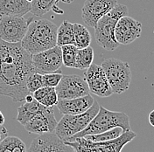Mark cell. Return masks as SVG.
I'll return each instance as SVG.
<instances>
[{"instance_id": "1", "label": "cell", "mask_w": 154, "mask_h": 152, "mask_svg": "<svg viewBox=\"0 0 154 152\" xmlns=\"http://www.w3.org/2000/svg\"><path fill=\"white\" fill-rule=\"evenodd\" d=\"M34 73L32 54L21 43H9L0 38V95L21 102L30 94L28 77Z\"/></svg>"}, {"instance_id": "2", "label": "cell", "mask_w": 154, "mask_h": 152, "mask_svg": "<svg viewBox=\"0 0 154 152\" xmlns=\"http://www.w3.org/2000/svg\"><path fill=\"white\" fill-rule=\"evenodd\" d=\"M57 26L48 19L32 21L20 42L21 46L32 55L48 50L57 46Z\"/></svg>"}, {"instance_id": "3", "label": "cell", "mask_w": 154, "mask_h": 152, "mask_svg": "<svg viewBox=\"0 0 154 152\" xmlns=\"http://www.w3.org/2000/svg\"><path fill=\"white\" fill-rule=\"evenodd\" d=\"M116 127L122 128L125 131L131 130L130 117L124 112H116L106 109L100 106L99 111L91 120L86 128L81 132L75 134L65 142H72L79 137H84L88 135H96L103 133Z\"/></svg>"}, {"instance_id": "4", "label": "cell", "mask_w": 154, "mask_h": 152, "mask_svg": "<svg viewBox=\"0 0 154 152\" xmlns=\"http://www.w3.org/2000/svg\"><path fill=\"white\" fill-rule=\"evenodd\" d=\"M128 7L117 4L113 9L98 20L95 28V38L97 44L107 51H114L120 46L115 38L116 22L123 16L128 15Z\"/></svg>"}, {"instance_id": "5", "label": "cell", "mask_w": 154, "mask_h": 152, "mask_svg": "<svg viewBox=\"0 0 154 152\" xmlns=\"http://www.w3.org/2000/svg\"><path fill=\"white\" fill-rule=\"evenodd\" d=\"M99 108L100 105L95 101L93 105L82 114H63L62 118L58 122L54 133L61 141H67V139L86 128L98 113Z\"/></svg>"}, {"instance_id": "6", "label": "cell", "mask_w": 154, "mask_h": 152, "mask_svg": "<svg viewBox=\"0 0 154 152\" xmlns=\"http://www.w3.org/2000/svg\"><path fill=\"white\" fill-rule=\"evenodd\" d=\"M137 134L131 129L125 131L119 137L104 142H92L79 137L72 142H64L71 146L75 152H121L125 145L131 142Z\"/></svg>"}, {"instance_id": "7", "label": "cell", "mask_w": 154, "mask_h": 152, "mask_svg": "<svg viewBox=\"0 0 154 152\" xmlns=\"http://www.w3.org/2000/svg\"><path fill=\"white\" fill-rule=\"evenodd\" d=\"M101 66L113 94L121 95L128 90L131 81V70L128 62L110 58L103 60Z\"/></svg>"}, {"instance_id": "8", "label": "cell", "mask_w": 154, "mask_h": 152, "mask_svg": "<svg viewBox=\"0 0 154 152\" xmlns=\"http://www.w3.org/2000/svg\"><path fill=\"white\" fill-rule=\"evenodd\" d=\"M32 18L23 16L0 17V38L9 43H20L24 38Z\"/></svg>"}, {"instance_id": "9", "label": "cell", "mask_w": 154, "mask_h": 152, "mask_svg": "<svg viewBox=\"0 0 154 152\" xmlns=\"http://www.w3.org/2000/svg\"><path fill=\"white\" fill-rule=\"evenodd\" d=\"M32 61L34 72L40 74L56 72L63 65L61 47L55 46L48 50L32 54Z\"/></svg>"}, {"instance_id": "10", "label": "cell", "mask_w": 154, "mask_h": 152, "mask_svg": "<svg viewBox=\"0 0 154 152\" xmlns=\"http://www.w3.org/2000/svg\"><path fill=\"white\" fill-rule=\"evenodd\" d=\"M55 90L59 100L74 99L89 94V88L84 78L76 74L62 76Z\"/></svg>"}, {"instance_id": "11", "label": "cell", "mask_w": 154, "mask_h": 152, "mask_svg": "<svg viewBox=\"0 0 154 152\" xmlns=\"http://www.w3.org/2000/svg\"><path fill=\"white\" fill-rule=\"evenodd\" d=\"M83 78L86 81L89 92L96 96L105 98L113 95L112 89L102 66L92 63L90 67L86 69Z\"/></svg>"}, {"instance_id": "12", "label": "cell", "mask_w": 154, "mask_h": 152, "mask_svg": "<svg viewBox=\"0 0 154 152\" xmlns=\"http://www.w3.org/2000/svg\"><path fill=\"white\" fill-rule=\"evenodd\" d=\"M117 4V0H86L82 9V19L86 26L94 28L98 20Z\"/></svg>"}, {"instance_id": "13", "label": "cell", "mask_w": 154, "mask_h": 152, "mask_svg": "<svg viewBox=\"0 0 154 152\" xmlns=\"http://www.w3.org/2000/svg\"><path fill=\"white\" fill-rule=\"evenodd\" d=\"M57 123L54 107H45L41 112L34 115L25 124L24 128L29 133L43 135L54 132Z\"/></svg>"}, {"instance_id": "14", "label": "cell", "mask_w": 154, "mask_h": 152, "mask_svg": "<svg viewBox=\"0 0 154 152\" xmlns=\"http://www.w3.org/2000/svg\"><path fill=\"white\" fill-rule=\"evenodd\" d=\"M142 33V25L131 17L123 16L116 22L115 38L119 45H129L139 38Z\"/></svg>"}, {"instance_id": "15", "label": "cell", "mask_w": 154, "mask_h": 152, "mask_svg": "<svg viewBox=\"0 0 154 152\" xmlns=\"http://www.w3.org/2000/svg\"><path fill=\"white\" fill-rule=\"evenodd\" d=\"M95 102L94 98L89 95L82 97L68 99V100H59L56 104L58 110L62 114H79L86 112L93 105Z\"/></svg>"}, {"instance_id": "16", "label": "cell", "mask_w": 154, "mask_h": 152, "mask_svg": "<svg viewBox=\"0 0 154 152\" xmlns=\"http://www.w3.org/2000/svg\"><path fill=\"white\" fill-rule=\"evenodd\" d=\"M62 142L54 132L38 135L32 140L27 152H57Z\"/></svg>"}, {"instance_id": "17", "label": "cell", "mask_w": 154, "mask_h": 152, "mask_svg": "<svg viewBox=\"0 0 154 152\" xmlns=\"http://www.w3.org/2000/svg\"><path fill=\"white\" fill-rule=\"evenodd\" d=\"M32 0H0V17L25 16L31 11Z\"/></svg>"}, {"instance_id": "18", "label": "cell", "mask_w": 154, "mask_h": 152, "mask_svg": "<svg viewBox=\"0 0 154 152\" xmlns=\"http://www.w3.org/2000/svg\"><path fill=\"white\" fill-rule=\"evenodd\" d=\"M46 106L40 104L35 99H33L30 102H25L23 105L18 108V114L16 120L21 125H25L30 121L34 115L41 112Z\"/></svg>"}, {"instance_id": "19", "label": "cell", "mask_w": 154, "mask_h": 152, "mask_svg": "<svg viewBox=\"0 0 154 152\" xmlns=\"http://www.w3.org/2000/svg\"><path fill=\"white\" fill-rule=\"evenodd\" d=\"M56 45L59 47L65 45H75L74 26L73 24L67 20H64L58 27Z\"/></svg>"}, {"instance_id": "20", "label": "cell", "mask_w": 154, "mask_h": 152, "mask_svg": "<svg viewBox=\"0 0 154 152\" xmlns=\"http://www.w3.org/2000/svg\"><path fill=\"white\" fill-rule=\"evenodd\" d=\"M74 26V37H75V46L78 49L88 47L91 43V34L88 30L82 25L75 23Z\"/></svg>"}, {"instance_id": "21", "label": "cell", "mask_w": 154, "mask_h": 152, "mask_svg": "<svg viewBox=\"0 0 154 152\" xmlns=\"http://www.w3.org/2000/svg\"><path fill=\"white\" fill-rule=\"evenodd\" d=\"M93 60H94V50L90 46L88 47L78 49L76 53V58H75V68L86 70L93 63Z\"/></svg>"}, {"instance_id": "22", "label": "cell", "mask_w": 154, "mask_h": 152, "mask_svg": "<svg viewBox=\"0 0 154 152\" xmlns=\"http://www.w3.org/2000/svg\"><path fill=\"white\" fill-rule=\"evenodd\" d=\"M60 0H32L31 1V11L34 16L41 17L47 14L48 11L57 6V3Z\"/></svg>"}, {"instance_id": "23", "label": "cell", "mask_w": 154, "mask_h": 152, "mask_svg": "<svg viewBox=\"0 0 154 152\" xmlns=\"http://www.w3.org/2000/svg\"><path fill=\"white\" fill-rule=\"evenodd\" d=\"M124 132H125V130L122 128L116 127V128L111 129L107 130L103 133L85 135L84 138L87 140L92 141V142H104V141H109V140L116 139V138L119 137Z\"/></svg>"}, {"instance_id": "24", "label": "cell", "mask_w": 154, "mask_h": 152, "mask_svg": "<svg viewBox=\"0 0 154 152\" xmlns=\"http://www.w3.org/2000/svg\"><path fill=\"white\" fill-rule=\"evenodd\" d=\"M61 47V54H62V62L65 67L75 68V58L78 48L75 45H65Z\"/></svg>"}, {"instance_id": "25", "label": "cell", "mask_w": 154, "mask_h": 152, "mask_svg": "<svg viewBox=\"0 0 154 152\" xmlns=\"http://www.w3.org/2000/svg\"><path fill=\"white\" fill-rule=\"evenodd\" d=\"M42 87H44L42 74L34 72L29 76L26 81V87L30 93L32 94L33 92H35L36 90H38V88Z\"/></svg>"}, {"instance_id": "26", "label": "cell", "mask_w": 154, "mask_h": 152, "mask_svg": "<svg viewBox=\"0 0 154 152\" xmlns=\"http://www.w3.org/2000/svg\"><path fill=\"white\" fill-rule=\"evenodd\" d=\"M61 70L60 69L59 71L54 72V73H49L46 74H42L43 79V83L45 87H56L58 84L60 83L63 74H61Z\"/></svg>"}, {"instance_id": "27", "label": "cell", "mask_w": 154, "mask_h": 152, "mask_svg": "<svg viewBox=\"0 0 154 152\" xmlns=\"http://www.w3.org/2000/svg\"><path fill=\"white\" fill-rule=\"evenodd\" d=\"M58 101H59V99H58L55 87H53L38 102L46 107H54L57 104Z\"/></svg>"}, {"instance_id": "28", "label": "cell", "mask_w": 154, "mask_h": 152, "mask_svg": "<svg viewBox=\"0 0 154 152\" xmlns=\"http://www.w3.org/2000/svg\"><path fill=\"white\" fill-rule=\"evenodd\" d=\"M26 143L16 136H11V152H27Z\"/></svg>"}, {"instance_id": "29", "label": "cell", "mask_w": 154, "mask_h": 152, "mask_svg": "<svg viewBox=\"0 0 154 152\" xmlns=\"http://www.w3.org/2000/svg\"><path fill=\"white\" fill-rule=\"evenodd\" d=\"M57 152H75V150H74V149L71 146H69V145L66 144L64 142H62L61 144L60 145Z\"/></svg>"}, {"instance_id": "30", "label": "cell", "mask_w": 154, "mask_h": 152, "mask_svg": "<svg viewBox=\"0 0 154 152\" xmlns=\"http://www.w3.org/2000/svg\"><path fill=\"white\" fill-rule=\"evenodd\" d=\"M6 135H8V132H7L6 128H5L4 125L0 126V142H1Z\"/></svg>"}, {"instance_id": "31", "label": "cell", "mask_w": 154, "mask_h": 152, "mask_svg": "<svg viewBox=\"0 0 154 152\" xmlns=\"http://www.w3.org/2000/svg\"><path fill=\"white\" fill-rule=\"evenodd\" d=\"M149 123L151 124L152 127H154V110H152L150 114H149Z\"/></svg>"}, {"instance_id": "32", "label": "cell", "mask_w": 154, "mask_h": 152, "mask_svg": "<svg viewBox=\"0 0 154 152\" xmlns=\"http://www.w3.org/2000/svg\"><path fill=\"white\" fill-rule=\"evenodd\" d=\"M4 123H5V116L0 110V126L4 125Z\"/></svg>"}, {"instance_id": "33", "label": "cell", "mask_w": 154, "mask_h": 152, "mask_svg": "<svg viewBox=\"0 0 154 152\" xmlns=\"http://www.w3.org/2000/svg\"><path fill=\"white\" fill-rule=\"evenodd\" d=\"M63 3H65V4H67V5H69V4H72L75 0H61Z\"/></svg>"}]
</instances>
